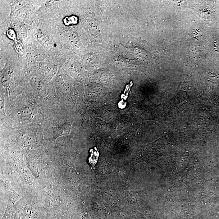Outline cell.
I'll return each instance as SVG.
<instances>
[{
	"label": "cell",
	"instance_id": "obj_1",
	"mask_svg": "<svg viewBox=\"0 0 219 219\" xmlns=\"http://www.w3.org/2000/svg\"><path fill=\"white\" fill-rule=\"evenodd\" d=\"M36 112V109L35 107H29L24 109L21 114H22V116H30V115H31L33 114L34 115Z\"/></svg>",
	"mask_w": 219,
	"mask_h": 219
},
{
	"label": "cell",
	"instance_id": "obj_2",
	"mask_svg": "<svg viewBox=\"0 0 219 219\" xmlns=\"http://www.w3.org/2000/svg\"><path fill=\"white\" fill-rule=\"evenodd\" d=\"M93 152L91 154V156L90 157L89 159V162L90 165L93 167L95 166V164H96L97 162L98 156H99V153L96 152V151H94L92 150Z\"/></svg>",
	"mask_w": 219,
	"mask_h": 219
}]
</instances>
